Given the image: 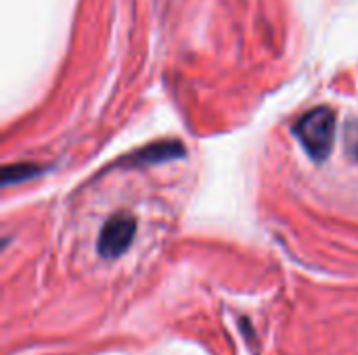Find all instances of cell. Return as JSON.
Instances as JSON below:
<instances>
[{
  "label": "cell",
  "instance_id": "5",
  "mask_svg": "<svg viewBox=\"0 0 358 355\" xmlns=\"http://www.w3.org/2000/svg\"><path fill=\"white\" fill-rule=\"evenodd\" d=\"M355 155H357V159H358V144L355 146Z\"/></svg>",
  "mask_w": 358,
  "mask_h": 355
},
{
  "label": "cell",
  "instance_id": "2",
  "mask_svg": "<svg viewBox=\"0 0 358 355\" xmlns=\"http://www.w3.org/2000/svg\"><path fill=\"white\" fill-rule=\"evenodd\" d=\"M134 232H136V220L132 216H128V213L113 216L111 220H107V224L101 230V239L96 245L99 253L105 259H113V257L122 255L130 247Z\"/></svg>",
  "mask_w": 358,
  "mask_h": 355
},
{
  "label": "cell",
  "instance_id": "3",
  "mask_svg": "<svg viewBox=\"0 0 358 355\" xmlns=\"http://www.w3.org/2000/svg\"><path fill=\"white\" fill-rule=\"evenodd\" d=\"M185 151H182V144L176 142V140H162V142H155V144H149L141 151H136L130 159L132 163H159V161H170V159H176L180 157Z\"/></svg>",
  "mask_w": 358,
  "mask_h": 355
},
{
  "label": "cell",
  "instance_id": "4",
  "mask_svg": "<svg viewBox=\"0 0 358 355\" xmlns=\"http://www.w3.org/2000/svg\"><path fill=\"white\" fill-rule=\"evenodd\" d=\"M36 172H38L36 165H8V167H4L2 184L8 186V184H13V182H21V180H25V178H31Z\"/></svg>",
  "mask_w": 358,
  "mask_h": 355
},
{
  "label": "cell",
  "instance_id": "1",
  "mask_svg": "<svg viewBox=\"0 0 358 355\" xmlns=\"http://www.w3.org/2000/svg\"><path fill=\"white\" fill-rule=\"evenodd\" d=\"M294 132H296L298 140L302 142V146L306 149V153L313 159L323 161V159H327V155L331 153V146H334L336 115L327 107L313 109L298 119Z\"/></svg>",
  "mask_w": 358,
  "mask_h": 355
}]
</instances>
